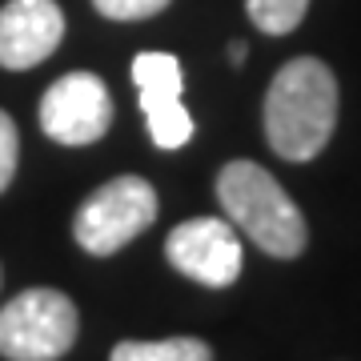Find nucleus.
<instances>
[{"mask_svg":"<svg viewBox=\"0 0 361 361\" xmlns=\"http://www.w3.org/2000/svg\"><path fill=\"white\" fill-rule=\"evenodd\" d=\"M337 129V77L317 56H297L265 92V137L285 161H313Z\"/></svg>","mask_w":361,"mask_h":361,"instance_id":"f257e3e1","label":"nucleus"},{"mask_svg":"<svg viewBox=\"0 0 361 361\" xmlns=\"http://www.w3.org/2000/svg\"><path fill=\"white\" fill-rule=\"evenodd\" d=\"M217 201L233 229L245 233L249 241L257 249H265L269 257L289 261L310 241V229H305V217H301L297 201L257 161H229L221 169Z\"/></svg>","mask_w":361,"mask_h":361,"instance_id":"f03ea898","label":"nucleus"},{"mask_svg":"<svg viewBox=\"0 0 361 361\" xmlns=\"http://www.w3.org/2000/svg\"><path fill=\"white\" fill-rule=\"evenodd\" d=\"M157 221V189L145 177H113L97 193L85 197V205L73 217V237L92 257H113L116 249L137 241Z\"/></svg>","mask_w":361,"mask_h":361,"instance_id":"7ed1b4c3","label":"nucleus"},{"mask_svg":"<svg viewBox=\"0 0 361 361\" xmlns=\"http://www.w3.org/2000/svg\"><path fill=\"white\" fill-rule=\"evenodd\" d=\"M77 305L61 289H25L0 310V357L56 361L77 341Z\"/></svg>","mask_w":361,"mask_h":361,"instance_id":"20e7f679","label":"nucleus"},{"mask_svg":"<svg viewBox=\"0 0 361 361\" xmlns=\"http://www.w3.org/2000/svg\"><path fill=\"white\" fill-rule=\"evenodd\" d=\"M113 125V97L97 73H65L40 97V129L56 145H97Z\"/></svg>","mask_w":361,"mask_h":361,"instance_id":"39448f33","label":"nucleus"},{"mask_svg":"<svg viewBox=\"0 0 361 361\" xmlns=\"http://www.w3.org/2000/svg\"><path fill=\"white\" fill-rule=\"evenodd\" d=\"M165 257L177 273L205 289H225L241 277V237L225 217H193L169 233Z\"/></svg>","mask_w":361,"mask_h":361,"instance_id":"423d86ee","label":"nucleus"},{"mask_svg":"<svg viewBox=\"0 0 361 361\" xmlns=\"http://www.w3.org/2000/svg\"><path fill=\"white\" fill-rule=\"evenodd\" d=\"M133 85L141 92L149 137L157 149H185L193 141V116L180 101L185 73H180V61L173 52H137L133 56Z\"/></svg>","mask_w":361,"mask_h":361,"instance_id":"0eeeda50","label":"nucleus"},{"mask_svg":"<svg viewBox=\"0 0 361 361\" xmlns=\"http://www.w3.org/2000/svg\"><path fill=\"white\" fill-rule=\"evenodd\" d=\"M65 40V13L56 0H8L0 8V68H32Z\"/></svg>","mask_w":361,"mask_h":361,"instance_id":"6e6552de","label":"nucleus"},{"mask_svg":"<svg viewBox=\"0 0 361 361\" xmlns=\"http://www.w3.org/2000/svg\"><path fill=\"white\" fill-rule=\"evenodd\" d=\"M109 361H213L201 337H165V341H121Z\"/></svg>","mask_w":361,"mask_h":361,"instance_id":"1a4fd4ad","label":"nucleus"},{"mask_svg":"<svg viewBox=\"0 0 361 361\" xmlns=\"http://www.w3.org/2000/svg\"><path fill=\"white\" fill-rule=\"evenodd\" d=\"M245 13L261 32L285 37V32H293V28L305 20L310 0H245Z\"/></svg>","mask_w":361,"mask_h":361,"instance_id":"9d476101","label":"nucleus"},{"mask_svg":"<svg viewBox=\"0 0 361 361\" xmlns=\"http://www.w3.org/2000/svg\"><path fill=\"white\" fill-rule=\"evenodd\" d=\"M92 4L109 20H149L169 8V0H92Z\"/></svg>","mask_w":361,"mask_h":361,"instance_id":"9b49d317","label":"nucleus"},{"mask_svg":"<svg viewBox=\"0 0 361 361\" xmlns=\"http://www.w3.org/2000/svg\"><path fill=\"white\" fill-rule=\"evenodd\" d=\"M16 161H20V137H16L13 116L0 109V193L13 185L16 177Z\"/></svg>","mask_w":361,"mask_h":361,"instance_id":"f8f14e48","label":"nucleus"},{"mask_svg":"<svg viewBox=\"0 0 361 361\" xmlns=\"http://www.w3.org/2000/svg\"><path fill=\"white\" fill-rule=\"evenodd\" d=\"M229 56H233V65H241V61H245V44H233Z\"/></svg>","mask_w":361,"mask_h":361,"instance_id":"ddd939ff","label":"nucleus"}]
</instances>
